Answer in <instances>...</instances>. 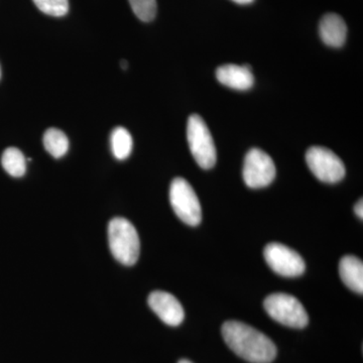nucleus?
<instances>
[{
  "label": "nucleus",
  "instance_id": "obj_1",
  "mask_svg": "<svg viewBox=\"0 0 363 363\" xmlns=\"http://www.w3.org/2000/svg\"><path fill=\"white\" fill-rule=\"evenodd\" d=\"M222 336L228 347L238 357L252 363H271L277 357V346L272 339L250 325L227 321Z\"/></svg>",
  "mask_w": 363,
  "mask_h": 363
},
{
  "label": "nucleus",
  "instance_id": "obj_2",
  "mask_svg": "<svg viewBox=\"0 0 363 363\" xmlns=\"http://www.w3.org/2000/svg\"><path fill=\"white\" fill-rule=\"evenodd\" d=\"M108 242L114 259L124 266H133L140 252V238L131 222L116 217L109 222Z\"/></svg>",
  "mask_w": 363,
  "mask_h": 363
},
{
  "label": "nucleus",
  "instance_id": "obj_3",
  "mask_svg": "<svg viewBox=\"0 0 363 363\" xmlns=\"http://www.w3.org/2000/svg\"><path fill=\"white\" fill-rule=\"evenodd\" d=\"M264 310L274 321L291 327L302 329L309 323V316L300 301L288 294H272L264 302Z\"/></svg>",
  "mask_w": 363,
  "mask_h": 363
},
{
  "label": "nucleus",
  "instance_id": "obj_4",
  "mask_svg": "<svg viewBox=\"0 0 363 363\" xmlns=\"http://www.w3.org/2000/svg\"><path fill=\"white\" fill-rule=\"evenodd\" d=\"M187 140L196 162L204 169L213 168L217 159L213 138L206 123L198 114L189 117Z\"/></svg>",
  "mask_w": 363,
  "mask_h": 363
},
{
  "label": "nucleus",
  "instance_id": "obj_5",
  "mask_svg": "<svg viewBox=\"0 0 363 363\" xmlns=\"http://www.w3.org/2000/svg\"><path fill=\"white\" fill-rule=\"evenodd\" d=\"M169 202L180 220L190 226L199 225L202 209L194 189L185 179H174L169 188Z\"/></svg>",
  "mask_w": 363,
  "mask_h": 363
},
{
  "label": "nucleus",
  "instance_id": "obj_6",
  "mask_svg": "<svg viewBox=\"0 0 363 363\" xmlns=\"http://www.w3.org/2000/svg\"><path fill=\"white\" fill-rule=\"evenodd\" d=\"M306 162L318 180L334 184L345 176V167L340 157L323 147H312L306 152Z\"/></svg>",
  "mask_w": 363,
  "mask_h": 363
},
{
  "label": "nucleus",
  "instance_id": "obj_7",
  "mask_svg": "<svg viewBox=\"0 0 363 363\" xmlns=\"http://www.w3.org/2000/svg\"><path fill=\"white\" fill-rule=\"evenodd\" d=\"M274 162L266 152L252 149L247 152L243 164V180L247 187L259 189L267 187L276 178Z\"/></svg>",
  "mask_w": 363,
  "mask_h": 363
},
{
  "label": "nucleus",
  "instance_id": "obj_8",
  "mask_svg": "<svg viewBox=\"0 0 363 363\" xmlns=\"http://www.w3.org/2000/svg\"><path fill=\"white\" fill-rule=\"evenodd\" d=\"M264 255L269 267L279 276L294 278L304 274V259L295 250L281 243L272 242L267 245Z\"/></svg>",
  "mask_w": 363,
  "mask_h": 363
},
{
  "label": "nucleus",
  "instance_id": "obj_9",
  "mask_svg": "<svg viewBox=\"0 0 363 363\" xmlns=\"http://www.w3.org/2000/svg\"><path fill=\"white\" fill-rule=\"evenodd\" d=\"M149 305L157 317L169 326H179L185 317L178 298L164 291H155L149 296Z\"/></svg>",
  "mask_w": 363,
  "mask_h": 363
},
{
  "label": "nucleus",
  "instance_id": "obj_10",
  "mask_svg": "<svg viewBox=\"0 0 363 363\" xmlns=\"http://www.w3.org/2000/svg\"><path fill=\"white\" fill-rule=\"evenodd\" d=\"M216 78L221 84L235 90H247L252 87L255 77L252 68L247 65L226 64L216 70Z\"/></svg>",
  "mask_w": 363,
  "mask_h": 363
},
{
  "label": "nucleus",
  "instance_id": "obj_11",
  "mask_svg": "<svg viewBox=\"0 0 363 363\" xmlns=\"http://www.w3.org/2000/svg\"><path fill=\"white\" fill-rule=\"evenodd\" d=\"M319 33L325 45L340 48L345 43L347 26L339 14L327 13L320 21Z\"/></svg>",
  "mask_w": 363,
  "mask_h": 363
},
{
  "label": "nucleus",
  "instance_id": "obj_12",
  "mask_svg": "<svg viewBox=\"0 0 363 363\" xmlns=\"http://www.w3.org/2000/svg\"><path fill=\"white\" fill-rule=\"evenodd\" d=\"M339 274L344 285L353 292L363 294L362 260L353 255L342 257L339 264Z\"/></svg>",
  "mask_w": 363,
  "mask_h": 363
},
{
  "label": "nucleus",
  "instance_id": "obj_13",
  "mask_svg": "<svg viewBox=\"0 0 363 363\" xmlns=\"http://www.w3.org/2000/svg\"><path fill=\"white\" fill-rule=\"evenodd\" d=\"M112 154L119 161L128 159L133 152V136L130 131L123 126L114 128L111 135Z\"/></svg>",
  "mask_w": 363,
  "mask_h": 363
},
{
  "label": "nucleus",
  "instance_id": "obj_14",
  "mask_svg": "<svg viewBox=\"0 0 363 363\" xmlns=\"http://www.w3.org/2000/svg\"><path fill=\"white\" fill-rule=\"evenodd\" d=\"M45 150L55 159L65 156L69 150V140L63 131L58 128H49L44 135Z\"/></svg>",
  "mask_w": 363,
  "mask_h": 363
},
{
  "label": "nucleus",
  "instance_id": "obj_15",
  "mask_svg": "<svg viewBox=\"0 0 363 363\" xmlns=\"http://www.w3.org/2000/svg\"><path fill=\"white\" fill-rule=\"evenodd\" d=\"M1 164L6 173L14 178H21L26 174V157L16 147H9L4 150L1 157Z\"/></svg>",
  "mask_w": 363,
  "mask_h": 363
},
{
  "label": "nucleus",
  "instance_id": "obj_16",
  "mask_svg": "<svg viewBox=\"0 0 363 363\" xmlns=\"http://www.w3.org/2000/svg\"><path fill=\"white\" fill-rule=\"evenodd\" d=\"M42 13L48 16L61 18L69 11V0H33Z\"/></svg>",
  "mask_w": 363,
  "mask_h": 363
},
{
  "label": "nucleus",
  "instance_id": "obj_17",
  "mask_svg": "<svg viewBox=\"0 0 363 363\" xmlns=\"http://www.w3.org/2000/svg\"><path fill=\"white\" fill-rule=\"evenodd\" d=\"M131 9L140 21H152L157 14V0H128Z\"/></svg>",
  "mask_w": 363,
  "mask_h": 363
},
{
  "label": "nucleus",
  "instance_id": "obj_18",
  "mask_svg": "<svg viewBox=\"0 0 363 363\" xmlns=\"http://www.w3.org/2000/svg\"><path fill=\"white\" fill-rule=\"evenodd\" d=\"M354 211L355 214L357 215L358 217H359L360 219L363 218V203L362 200L360 199L359 201L357 203V205H355L354 207Z\"/></svg>",
  "mask_w": 363,
  "mask_h": 363
},
{
  "label": "nucleus",
  "instance_id": "obj_19",
  "mask_svg": "<svg viewBox=\"0 0 363 363\" xmlns=\"http://www.w3.org/2000/svg\"><path fill=\"white\" fill-rule=\"evenodd\" d=\"M234 2H236V4H252L253 0H233Z\"/></svg>",
  "mask_w": 363,
  "mask_h": 363
},
{
  "label": "nucleus",
  "instance_id": "obj_20",
  "mask_svg": "<svg viewBox=\"0 0 363 363\" xmlns=\"http://www.w3.org/2000/svg\"><path fill=\"white\" fill-rule=\"evenodd\" d=\"M121 67L123 69V70H126L128 67V62H126L125 60H123V61L121 62Z\"/></svg>",
  "mask_w": 363,
  "mask_h": 363
},
{
  "label": "nucleus",
  "instance_id": "obj_21",
  "mask_svg": "<svg viewBox=\"0 0 363 363\" xmlns=\"http://www.w3.org/2000/svg\"><path fill=\"white\" fill-rule=\"evenodd\" d=\"M178 363H193L192 362H190V360L188 359H181L180 362Z\"/></svg>",
  "mask_w": 363,
  "mask_h": 363
},
{
  "label": "nucleus",
  "instance_id": "obj_22",
  "mask_svg": "<svg viewBox=\"0 0 363 363\" xmlns=\"http://www.w3.org/2000/svg\"><path fill=\"white\" fill-rule=\"evenodd\" d=\"M0 77H1V69H0Z\"/></svg>",
  "mask_w": 363,
  "mask_h": 363
}]
</instances>
